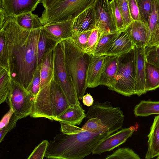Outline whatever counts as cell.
I'll return each mask as SVG.
<instances>
[{
    "mask_svg": "<svg viewBox=\"0 0 159 159\" xmlns=\"http://www.w3.org/2000/svg\"><path fill=\"white\" fill-rule=\"evenodd\" d=\"M42 28H24L15 17L6 18L2 28L7 43L9 73L11 79L26 89L37 68V46Z\"/></svg>",
    "mask_w": 159,
    "mask_h": 159,
    "instance_id": "cell-1",
    "label": "cell"
},
{
    "mask_svg": "<svg viewBox=\"0 0 159 159\" xmlns=\"http://www.w3.org/2000/svg\"><path fill=\"white\" fill-rule=\"evenodd\" d=\"M61 133L49 143L44 157L58 159H82L92 153L96 146L115 132L94 133L75 125L59 122Z\"/></svg>",
    "mask_w": 159,
    "mask_h": 159,
    "instance_id": "cell-2",
    "label": "cell"
},
{
    "mask_svg": "<svg viewBox=\"0 0 159 159\" xmlns=\"http://www.w3.org/2000/svg\"><path fill=\"white\" fill-rule=\"evenodd\" d=\"M70 106L53 76L50 82L40 90L35 97L33 112L30 116L34 118L44 117L54 120Z\"/></svg>",
    "mask_w": 159,
    "mask_h": 159,
    "instance_id": "cell-3",
    "label": "cell"
},
{
    "mask_svg": "<svg viewBox=\"0 0 159 159\" xmlns=\"http://www.w3.org/2000/svg\"><path fill=\"white\" fill-rule=\"evenodd\" d=\"M86 114L88 120L81 128L94 133L116 132L122 128L124 116L119 107H114L110 102H95Z\"/></svg>",
    "mask_w": 159,
    "mask_h": 159,
    "instance_id": "cell-4",
    "label": "cell"
},
{
    "mask_svg": "<svg viewBox=\"0 0 159 159\" xmlns=\"http://www.w3.org/2000/svg\"><path fill=\"white\" fill-rule=\"evenodd\" d=\"M65 65L78 98L82 99L87 88V68L92 55L77 47L70 39L64 40Z\"/></svg>",
    "mask_w": 159,
    "mask_h": 159,
    "instance_id": "cell-5",
    "label": "cell"
},
{
    "mask_svg": "<svg viewBox=\"0 0 159 159\" xmlns=\"http://www.w3.org/2000/svg\"><path fill=\"white\" fill-rule=\"evenodd\" d=\"M95 0H58L51 7L44 9L40 18L43 25L74 18L92 6Z\"/></svg>",
    "mask_w": 159,
    "mask_h": 159,
    "instance_id": "cell-6",
    "label": "cell"
},
{
    "mask_svg": "<svg viewBox=\"0 0 159 159\" xmlns=\"http://www.w3.org/2000/svg\"><path fill=\"white\" fill-rule=\"evenodd\" d=\"M115 85L110 90L125 96L134 94L136 84L134 48L118 56V69Z\"/></svg>",
    "mask_w": 159,
    "mask_h": 159,
    "instance_id": "cell-7",
    "label": "cell"
},
{
    "mask_svg": "<svg viewBox=\"0 0 159 159\" xmlns=\"http://www.w3.org/2000/svg\"><path fill=\"white\" fill-rule=\"evenodd\" d=\"M64 40L53 49L54 78L62 90L70 106L80 105L75 89L66 69Z\"/></svg>",
    "mask_w": 159,
    "mask_h": 159,
    "instance_id": "cell-8",
    "label": "cell"
},
{
    "mask_svg": "<svg viewBox=\"0 0 159 159\" xmlns=\"http://www.w3.org/2000/svg\"><path fill=\"white\" fill-rule=\"evenodd\" d=\"M11 87L7 98L14 114L21 119L32 113L35 97L21 85L11 79Z\"/></svg>",
    "mask_w": 159,
    "mask_h": 159,
    "instance_id": "cell-9",
    "label": "cell"
},
{
    "mask_svg": "<svg viewBox=\"0 0 159 159\" xmlns=\"http://www.w3.org/2000/svg\"><path fill=\"white\" fill-rule=\"evenodd\" d=\"M93 8L96 28L101 34L119 32L115 25L108 0H96Z\"/></svg>",
    "mask_w": 159,
    "mask_h": 159,
    "instance_id": "cell-10",
    "label": "cell"
},
{
    "mask_svg": "<svg viewBox=\"0 0 159 159\" xmlns=\"http://www.w3.org/2000/svg\"><path fill=\"white\" fill-rule=\"evenodd\" d=\"M42 0H0V9L5 17H15L34 11Z\"/></svg>",
    "mask_w": 159,
    "mask_h": 159,
    "instance_id": "cell-11",
    "label": "cell"
},
{
    "mask_svg": "<svg viewBox=\"0 0 159 159\" xmlns=\"http://www.w3.org/2000/svg\"><path fill=\"white\" fill-rule=\"evenodd\" d=\"M136 130L134 126H132L123 129L109 136L96 146L92 153L100 154L104 152L112 150L125 142Z\"/></svg>",
    "mask_w": 159,
    "mask_h": 159,
    "instance_id": "cell-12",
    "label": "cell"
},
{
    "mask_svg": "<svg viewBox=\"0 0 159 159\" xmlns=\"http://www.w3.org/2000/svg\"><path fill=\"white\" fill-rule=\"evenodd\" d=\"M136 84L134 94L138 96L145 93V70L146 61L144 48L135 46Z\"/></svg>",
    "mask_w": 159,
    "mask_h": 159,
    "instance_id": "cell-13",
    "label": "cell"
},
{
    "mask_svg": "<svg viewBox=\"0 0 159 159\" xmlns=\"http://www.w3.org/2000/svg\"><path fill=\"white\" fill-rule=\"evenodd\" d=\"M118 69V56L105 55L101 74L100 85H104L110 89L116 84Z\"/></svg>",
    "mask_w": 159,
    "mask_h": 159,
    "instance_id": "cell-14",
    "label": "cell"
},
{
    "mask_svg": "<svg viewBox=\"0 0 159 159\" xmlns=\"http://www.w3.org/2000/svg\"><path fill=\"white\" fill-rule=\"evenodd\" d=\"M125 30L135 46L144 48L147 45L148 30L146 23L139 20H133Z\"/></svg>",
    "mask_w": 159,
    "mask_h": 159,
    "instance_id": "cell-15",
    "label": "cell"
},
{
    "mask_svg": "<svg viewBox=\"0 0 159 159\" xmlns=\"http://www.w3.org/2000/svg\"><path fill=\"white\" fill-rule=\"evenodd\" d=\"M104 56H91L86 75L87 88H94L100 85Z\"/></svg>",
    "mask_w": 159,
    "mask_h": 159,
    "instance_id": "cell-16",
    "label": "cell"
},
{
    "mask_svg": "<svg viewBox=\"0 0 159 159\" xmlns=\"http://www.w3.org/2000/svg\"><path fill=\"white\" fill-rule=\"evenodd\" d=\"M74 19L47 23L42 28L62 40L70 39L73 32Z\"/></svg>",
    "mask_w": 159,
    "mask_h": 159,
    "instance_id": "cell-17",
    "label": "cell"
},
{
    "mask_svg": "<svg viewBox=\"0 0 159 159\" xmlns=\"http://www.w3.org/2000/svg\"><path fill=\"white\" fill-rule=\"evenodd\" d=\"M62 40L42 28L37 46L38 66L41 65L44 56Z\"/></svg>",
    "mask_w": 159,
    "mask_h": 159,
    "instance_id": "cell-18",
    "label": "cell"
},
{
    "mask_svg": "<svg viewBox=\"0 0 159 159\" xmlns=\"http://www.w3.org/2000/svg\"><path fill=\"white\" fill-rule=\"evenodd\" d=\"M135 45L125 30L120 32L106 55L119 56L134 48Z\"/></svg>",
    "mask_w": 159,
    "mask_h": 159,
    "instance_id": "cell-19",
    "label": "cell"
},
{
    "mask_svg": "<svg viewBox=\"0 0 159 159\" xmlns=\"http://www.w3.org/2000/svg\"><path fill=\"white\" fill-rule=\"evenodd\" d=\"M96 28L93 6L84 11L74 18L73 32L80 33Z\"/></svg>",
    "mask_w": 159,
    "mask_h": 159,
    "instance_id": "cell-20",
    "label": "cell"
},
{
    "mask_svg": "<svg viewBox=\"0 0 159 159\" xmlns=\"http://www.w3.org/2000/svg\"><path fill=\"white\" fill-rule=\"evenodd\" d=\"M148 138V147L145 158L150 159L159 156V115L154 118Z\"/></svg>",
    "mask_w": 159,
    "mask_h": 159,
    "instance_id": "cell-21",
    "label": "cell"
},
{
    "mask_svg": "<svg viewBox=\"0 0 159 159\" xmlns=\"http://www.w3.org/2000/svg\"><path fill=\"white\" fill-rule=\"evenodd\" d=\"M84 110L80 105L70 106L63 113L54 120L76 125H80L86 117Z\"/></svg>",
    "mask_w": 159,
    "mask_h": 159,
    "instance_id": "cell-22",
    "label": "cell"
},
{
    "mask_svg": "<svg viewBox=\"0 0 159 159\" xmlns=\"http://www.w3.org/2000/svg\"><path fill=\"white\" fill-rule=\"evenodd\" d=\"M53 49L45 54L42 60L41 65L40 90L50 82L54 76Z\"/></svg>",
    "mask_w": 159,
    "mask_h": 159,
    "instance_id": "cell-23",
    "label": "cell"
},
{
    "mask_svg": "<svg viewBox=\"0 0 159 159\" xmlns=\"http://www.w3.org/2000/svg\"><path fill=\"white\" fill-rule=\"evenodd\" d=\"M16 21L20 26L28 29L42 28L44 25L37 15L29 12L15 17Z\"/></svg>",
    "mask_w": 159,
    "mask_h": 159,
    "instance_id": "cell-24",
    "label": "cell"
},
{
    "mask_svg": "<svg viewBox=\"0 0 159 159\" xmlns=\"http://www.w3.org/2000/svg\"><path fill=\"white\" fill-rule=\"evenodd\" d=\"M159 87V68L146 61L145 90H153Z\"/></svg>",
    "mask_w": 159,
    "mask_h": 159,
    "instance_id": "cell-25",
    "label": "cell"
},
{
    "mask_svg": "<svg viewBox=\"0 0 159 159\" xmlns=\"http://www.w3.org/2000/svg\"><path fill=\"white\" fill-rule=\"evenodd\" d=\"M134 111L136 116H147L154 114L159 115V101H141L135 107Z\"/></svg>",
    "mask_w": 159,
    "mask_h": 159,
    "instance_id": "cell-26",
    "label": "cell"
},
{
    "mask_svg": "<svg viewBox=\"0 0 159 159\" xmlns=\"http://www.w3.org/2000/svg\"><path fill=\"white\" fill-rule=\"evenodd\" d=\"M146 24L148 30L147 46L159 27V0H153L152 10Z\"/></svg>",
    "mask_w": 159,
    "mask_h": 159,
    "instance_id": "cell-27",
    "label": "cell"
},
{
    "mask_svg": "<svg viewBox=\"0 0 159 159\" xmlns=\"http://www.w3.org/2000/svg\"><path fill=\"white\" fill-rule=\"evenodd\" d=\"M120 32L101 34L93 55L105 56Z\"/></svg>",
    "mask_w": 159,
    "mask_h": 159,
    "instance_id": "cell-28",
    "label": "cell"
},
{
    "mask_svg": "<svg viewBox=\"0 0 159 159\" xmlns=\"http://www.w3.org/2000/svg\"><path fill=\"white\" fill-rule=\"evenodd\" d=\"M11 80L8 71L0 67V104L7 98L11 87Z\"/></svg>",
    "mask_w": 159,
    "mask_h": 159,
    "instance_id": "cell-29",
    "label": "cell"
},
{
    "mask_svg": "<svg viewBox=\"0 0 159 159\" xmlns=\"http://www.w3.org/2000/svg\"><path fill=\"white\" fill-rule=\"evenodd\" d=\"M0 67L9 72L8 50L4 31L0 30Z\"/></svg>",
    "mask_w": 159,
    "mask_h": 159,
    "instance_id": "cell-30",
    "label": "cell"
},
{
    "mask_svg": "<svg viewBox=\"0 0 159 159\" xmlns=\"http://www.w3.org/2000/svg\"><path fill=\"white\" fill-rule=\"evenodd\" d=\"M114 21L117 31L125 30V27L121 13L116 0L110 1Z\"/></svg>",
    "mask_w": 159,
    "mask_h": 159,
    "instance_id": "cell-31",
    "label": "cell"
},
{
    "mask_svg": "<svg viewBox=\"0 0 159 159\" xmlns=\"http://www.w3.org/2000/svg\"><path fill=\"white\" fill-rule=\"evenodd\" d=\"M141 21L147 23L150 16L153 0H136Z\"/></svg>",
    "mask_w": 159,
    "mask_h": 159,
    "instance_id": "cell-32",
    "label": "cell"
},
{
    "mask_svg": "<svg viewBox=\"0 0 159 159\" xmlns=\"http://www.w3.org/2000/svg\"><path fill=\"white\" fill-rule=\"evenodd\" d=\"M109 159H140L139 156L128 148H120L105 158Z\"/></svg>",
    "mask_w": 159,
    "mask_h": 159,
    "instance_id": "cell-33",
    "label": "cell"
},
{
    "mask_svg": "<svg viewBox=\"0 0 159 159\" xmlns=\"http://www.w3.org/2000/svg\"><path fill=\"white\" fill-rule=\"evenodd\" d=\"M144 52L146 61L159 68V47L147 46Z\"/></svg>",
    "mask_w": 159,
    "mask_h": 159,
    "instance_id": "cell-34",
    "label": "cell"
},
{
    "mask_svg": "<svg viewBox=\"0 0 159 159\" xmlns=\"http://www.w3.org/2000/svg\"><path fill=\"white\" fill-rule=\"evenodd\" d=\"M92 30L80 33L73 32L70 39L77 47L84 51Z\"/></svg>",
    "mask_w": 159,
    "mask_h": 159,
    "instance_id": "cell-35",
    "label": "cell"
},
{
    "mask_svg": "<svg viewBox=\"0 0 159 159\" xmlns=\"http://www.w3.org/2000/svg\"><path fill=\"white\" fill-rule=\"evenodd\" d=\"M41 65L39 66L36 69L32 81L26 90L35 98L40 90L41 83Z\"/></svg>",
    "mask_w": 159,
    "mask_h": 159,
    "instance_id": "cell-36",
    "label": "cell"
},
{
    "mask_svg": "<svg viewBox=\"0 0 159 159\" xmlns=\"http://www.w3.org/2000/svg\"><path fill=\"white\" fill-rule=\"evenodd\" d=\"M101 34L97 28L93 29L89 36L84 52L90 55H93Z\"/></svg>",
    "mask_w": 159,
    "mask_h": 159,
    "instance_id": "cell-37",
    "label": "cell"
},
{
    "mask_svg": "<svg viewBox=\"0 0 159 159\" xmlns=\"http://www.w3.org/2000/svg\"><path fill=\"white\" fill-rule=\"evenodd\" d=\"M116 0L126 28L133 21L129 11L128 0Z\"/></svg>",
    "mask_w": 159,
    "mask_h": 159,
    "instance_id": "cell-38",
    "label": "cell"
},
{
    "mask_svg": "<svg viewBox=\"0 0 159 159\" xmlns=\"http://www.w3.org/2000/svg\"><path fill=\"white\" fill-rule=\"evenodd\" d=\"M49 143L47 140L42 141L35 148L27 159H43L44 157Z\"/></svg>",
    "mask_w": 159,
    "mask_h": 159,
    "instance_id": "cell-39",
    "label": "cell"
},
{
    "mask_svg": "<svg viewBox=\"0 0 159 159\" xmlns=\"http://www.w3.org/2000/svg\"><path fill=\"white\" fill-rule=\"evenodd\" d=\"M19 119V118L13 113L9 123L0 129V143L2 141L6 134L16 126V123Z\"/></svg>",
    "mask_w": 159,
    "mask_h": 159,
    "instance_id": "cell-40",
    "label": "cell"
},
{
    "mask_svg": "<svg viewBox=\"0 0 159 159\" xmlns=\"http://www.w3.org/2000/svg\"><path fill=\"white\" fill-rule=\"evenodd\" d=\"M129 11L133 20H141L136 0H128Z\"/></svg>",
    "mask_w": 159,
    "mask_h": 159,
    "instance_id": "cell-41",
    "label": "cell"
},
{
    "mask_svg": "<svg viewBox=\"0 0 159 159\" xmlns=\"http://www.w3.org/2000/svg\"><path fill=\"white\" fill-rule=\"evenodd\" d=\"M13 113L14 111L13 109L11 108H10L9 111L4 115L1 120L0 129L9 123Z\"/></svg>",
    "mask_w": 159,
    "mask_h": 159,
    "instance_id": "cell-42",
    "label": "cell"
},
{
    "mask_svg": "<svg viewBox=\"0 0 159 159\" xmlns=\"http://www.w3.org/2000/svg\"><path fill=\"white\" fill-rule=\"evenodd\" d=\"M82 99L84 105L88 107L91 106L93 104V98L89 93H87L84 95Z\"/></svg>",
    "mask_w": 159,
    "mask_h": 159,
    "instance_id": "cell-43",
    "label": "cell"
},
{
    "mask_svg": "<svg viewBox=\"0 0 159 159\" xmlns=\"http://www.w3.org/2000/svg\"><path fill=\"white\" fill-rule=\"evenodd\" d=\"M159 45V27L147 46H158Z\"/></svg>",
    "mask_w": 159,
    "mask_h": 159,
    "instance_id": "cell-44",
    "label": "cell"
},
{
    "mask_svg": "<svg viewBox=\"0 0 159 159\" xmlns=\"http://www.w3.org/2000/svg\"><path fill=\"white\" fill-rule=\"evenodd\" d=\"M58 0H42V3L44 9H47L56 3Z\"/></svg>",
    "mask_w": 159,
    "mask_h": 159,
    "instance_id": "cell-45",
    "label": "cell"
},
{
    "mask_svg": "<svg viewBox=\"0 0 159 159\" xmlns=\"http://www.w3.org/2000/svg\"><path fill=\"white\" fill-rule=\"evenodd\" d=\"M157 159H159V156H158L157 157Z\"/></svg>",
    "mask_w": 159,
    "mask_h": 159,
    "instance_id": "cell-46",
    "label": "cell"
},
{
    "mask_svg": "<svg viewBox=\"0 0 159 159\" xmlns=\"http://www.w3.org/2000/svg\"><path fill=\"white\" fill-rule=\"evenodd\" d=\"M159 46V45L158 46Z\"/></svg>",
    "mask_w": 159,
    "mask_h": 159,
    "instance_id": "cell-47",
    "label": "cell"
}]
</instances>
